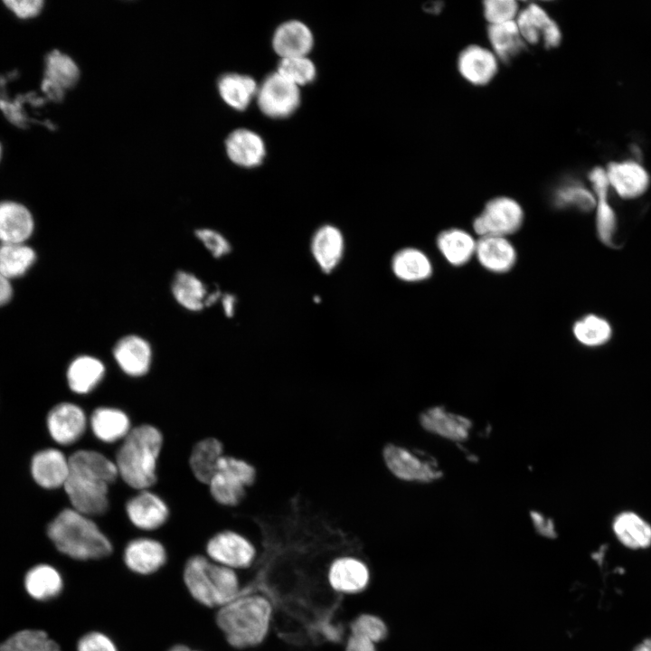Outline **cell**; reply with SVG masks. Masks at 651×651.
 <instances>
[{"instance_id":"7a4b0ae2","label":"cell","mask_w":651,"mask_h":651,"mask_svg":"<svg viewBox=\"0 0 651 651\" xmlns=\"http://www.w3.org/2000/svg\"><path fill=\"white\" fill-rule=\"evenodd\" d=\"M271 617L272 605L267 597L241 592L218 609L216 623L230 646L244 649L265 640Z\"/></svg>"},{"instance_id":"484cf974","label":"cell","mask_w":651,"mask_h":651,"mask_svg":"<svg viewBox=\"0 0 651 651\" xmlns=\"http://www.w3.org/2000/svg\"><path fill=\"white\" fill-rule=\"evenodd\" d=\"M229 158L238 165L255 167L259 165L266 156L265 143L261 137L252 130L240 128L232 131L226 139Z\"/></svg>"},{"instance_id":"83f0119b","label":"cell","mask_w":651,"mask_h":651,"mask_svg":"<svg viewBox=\"0 0 651 651\" xmlns=\"http://www.w3.org/2000/svg\"><path fill=\"white\" fill-rule=\"evenodd\" d=\"M391 269L397 279L407 283L425 281L433 273L429 258L422 250L413 247L396 251L391 259Z\"/></svg>"},{"instance_id":"d590c367","label":"cell","mask_w":651,"mask_h":651,"mask_svg":"<svg viewBox=\"0 0 651 651\" xmlns=\"http://www.w3.org/2000/svg\"><path fill=\"white\" fill-rule=\"evenodd\" d=\"M172 292L175 300L184 308L199 311L205 307L207 290L193 274L180 270L174 278Z\"/></svg>"},{"instance_id":"8992f818","label":"cell","mask_w":651,"mask_h":651,"mask_svg":"<svg viewBox=\"0 0 651 651\" xmlns=\"http://www.w3.org/2000/svg\"><path fill=\"white\" fill-rule=\"evenodd\" d=\"M256 475L249 462L223 455L208 484L210 494L222 505H238L245 498L247 487L254 484Z\"/></svg>"},{"instance_id":"f35d334b","label":"cell","mask_w":651,"mask_h":651,"mask_svg":"<svg viewBox=\"0 0 651 651\" xmlns=\"http://www.w3.org/2000/svg\"><path fill=\"white\" fill-rule=\"evenodd\" d=\"M553 203L559 208H576L590 212L595 208V195L577 181L561 184L553 193Z\"/></svg>"},{"instance_id":"db71d44e","label":"cell","mask_w":651,"mask_h":651,"mask_svg":"<svg viewBox=\"0 0 651 651\" xmlns=\"http://www.w3.org/2000/svg\"><path fill=\"white\" fill-rule=\"evenodd\" d=\"M167 651H190V648L184 645L178 644L171 646Z\"/></svg>"},{"instance_id":"f1b7e54d","label":"cell","mask_w":651,"mask_h":651,"mask_svg":"<svg viewBox=\"0 0 651 651\" xmlns=\"http://www.w3.org/2000/svg\"><path fill=\"white\" fill-rule=\"evenodd\" d=\"M30 212L14 202L0 203V241L2 243H23L33 232Z\"/></svg>"},{"instance_id":"681fc988","label":"cell","mask_w":651,"mask_h":651,"mask_svg":"<svg viewBox=\"0 0 651 651\" xmlns=\"http://www.w3.org/2000/svg\"><path fill=\"white\" fill-rule=\"evenodd\" d=\"M345 651H377V648L376 644L372 640L361 636L350 635Z\"/></svg>"},{"instance_id":"ba28073f","label":"cell","mask_w":651,"mask_h":651,"mask_svg":"<svg viewBox=\"0 0 651 651\" xmlns=\"http://www.w3.org/2000/svg\"><path fill=\"white\" fill-rule=\"evenodd\" d=\"M524 217L518 202L507 196H498L486 203L475 218L473 228L480 237H506L521 228Z\"/></svg>"},{"instance_id":"d6986e66","label":"cell","mask_w":651,"mask_h":651,"mask_svg":"<svg viewBox=\"0 0 651 651\" xmlns=\"http://www.w3.org/2000/svg\"><path fill=\"white\" fill-rule=\"evenodd\" d=\"M609 186L622 198H636L647 189L649 175L637 162L626 160L609 164L606 170Z\"/></svg>"},{"instance_id":"4316f807","label":"cell","mask_w":651,"mask_h":651,"mask_svg":"<svg viewBox=\"0 0 651 651\" xmlns=\"http://www.w3.org/2000/svg\"><path fill=\"white\" fill-rule=\"evenodd\" d=\"M90 427L99 440L108 444L123 440L132 429L128 415L114 407L96 408L90 415Z\"/></svg>"},{"instance_id":"d6a6232c","label":"cell","mask_w":651,"mask_h":651,"mask_svg":"<svg viewBox=\"0 0 651 651\" xmlns=\"http://www.w3.org/2000/svg\"><path fill=\"white\" fill-rule=\"evenodd\" d=\"M104 374L105 366L100 360L90 355H81L71 363L67 381L72 392L87 394L99 384Z\"/></svg>"},{"instance_id":"bcb514c9","label":"cell","mask_w":651,"mask_h":651,"mask_svg":"<svg viewBox=\"0 0 651 651\" xmlns=\"http://www.w3.org/2000/svg\"><path fill=\"white\" fill-rule=\"evenodd\" d=\"M77 651H118L114 641L100 631H90L80 637Z\"/></svg>"},{"instance_id":"44dd1931","label":"cell","mask_w":651,"mask_h":651,"mask_svg":"<svg viewBox=\"0 0 651 651\" xmlns=\"http://www.w3.org/2000/svg\"><path fill=\"white\" fill-rule=\"evenodd\" d=\"M421 427L435 435L452 441H463L469 436L471 421L464 416L436 406L420 415Z\"/></svg>"},{"instance_id":"f6af8a7d","label":"cell","mask_w":651,"mask_h":651,"mask_svg":"<svg viewBox=\"0 0 651 651\" xmlns=\"http://www.w3.org/2000/svg\"><path fill=\"white\" fill-rule=\"evenodd\" d=\"M195 235L214 258H221L231 251L229 241L220 232L212 229H200Z\"/></svg>"},{"instance_id":"8fae6325","label":"cell","mask_w":651,"mask_h":651,"mask_svg":"<svg viewBox=\"0 0 651 651\" xmlns=\"http://www.w3.org/2000/svg\"><path fill=\"white\" fill-rule=\"evenodd\" d=\"M515 22L526 44L542 42L546 48H555L561 43V32L557 23L535 3L519 11Z\"/></svg>"},{"instance_id":"836d02e7","label":"cell","mask_w":651,"mask_h":651,"mask_svg":"<svg viewBox=\"0 0 651 651\" xmlns=\"http://www.w3.org/2000/svg\"><path fill=\"white\" fill-rule=\"evenodd\" d=\"M218 89L221 97L230 107L243 110L256 97L258 85L248 75L227 73L220 78Z\"/></svg>"},{"instance_id":"30bf717a","label":"cell","mask_w":651,"mask_h":651,"mask_svg":"<svg viewBox=\"0 0 651 651\" xmlns=\"http://www.w3.org/2000/svg\"><path fill=\"white\" fill-rule=\"evenodd\" d=\"M205 551L211 561L234 571L250 567L256 557L254 545L245 536L231 530L212 536Z\"/></svg>"},{"instance_id":"1f68e13d","label":"cell","mask_w":651,"mask_h":651,"mask_svg":"<svg viewBox=\"0 0 651 651\" xmlns=\"http://www.w3.org/2000/svg\"><path fill=\"white\" fill-rule=\"evenodd\" d=\"M436 243L443 258L454 267L468 262L476 247V241L467 231L457 228L441 231Z\"/></svg>"},{"instance_id":"9c48e42d","label":"cell","mask_w":651,"mask_h":651,"mask_svg":"<svg viewBox=\"0 0 651 651\" xmlns=\"http://www.w3.org/2000/svg\"><path fill=\"white\" fill-rule=\"evenodd\" d=\"M256 99L264 115L284 118L292 115L299 106V87L275 71L268 75L258 87Z\"/></svg>"},{"instance_id":"ffe728a7","label":"cell","mask_w":651,"mask_h":651,"mask_svg":"<svg viewBox=\"0 0 651 651\" xmlns=\"http://www.w3.org/2000/svg\"><path fill=\"white\" fill-rule=\"evenodd\" d=\"M113 356L127 375L141 377L150 369L152 351L145 339L137 335H127L116 344Z\"/></svg>"},{"instance_id":"74e56055","label":"cell","mask_w":651,"mask_h":651,"mask_svg":"<svg viewBox=\"0 0 651 651\" xmlns=\"http://www.w3.org/2000/svg\"><path fill=\"white\" fill-rule=\"evenodd\" d=\"M35 259L34 251L24 243L0 245V273L6 278L22 276Z\"/></svg>"},{"instance_id":"60d3db41","label":"cell","mask_w":651,"mask_h":651,"mask_svg":"<svg viewBox=\"0 0 651 651\" xmlns=\"http://www.w3.org/2000/svg\"><path fill=\"white\" fill-rule=\"evenodd\" d=\"M575 338L586 346H599L611 336V327L607 320L595 315H588L575 322L572 327Z\"/></svg>"},{"instance_id":"603a6c76","label":"cell","mask_w":651,"mask_h":651,"mask_svg":"<svg viewBox=\"0 0 651 651\" xmlns=\"http://www.w3.org/2000/svg\"><path fill=\"white\" fill-rule=\"evenodd\" d=\"M475 254L484 269L496 274L509 271L516 262V250L506 237H480Z\"/></svg>"},{"instance_id":"d4e9b609","label":"cell","mask_w":651,"mask_h":651,"mask_svg":"<svg viewBox=\"0 0 651 651\" xmlns=\"http://www.w3.org/2000/svg\"><path fill=\"white\" fill-rule=\"evenodd\" d=\"M589 179L595 193L597 210V231L600 241L607 246L612 247L613 235L616 231V216L608 201L609 184L606 170L595 167L589 174Z\"/></svg>"},{"instance_id":"5b68a950","label":"cell","mask_w":651,"mask_h":651,"mask_svg":"<svg viewBox=\"0 0 651 651\" xmlns=\"http://www.w3.org/2000/svg\"><path fill=\"white\" fill-rule=\"evenodd\" d=\"M183 579L193 599L207 608L219 609L242 592L234 570L203 555L196 554L187 560Z\"/></svg>"},{"instance_id":"2e32d148","label":"cell","mask_w":651,"mask_h":651,"mask_svg":"<svg viewBox=\"0 0 651 651\" xmlns=\"http://www.w3.org/2000/svg\"><path fill=\"white\" fill-rule=\"evenodd\" d=\"M498 58L486 47L470 44L458 54L457 67L464 80L474 86L491 82L498 71Z\"/></svg>"},{"instance_id":"6da1fadb","label":"cell","mask_w":651,"mask_h":651,"mask_svg":"<svg viewBox=\"0 0 651 651\" xmlns=\"http://www.w3.org/2000/svg\"><path fill=\"white\" fill-rule=\"evenodd\" d=\"M70 471L63 486L72 508L90 516L107 514L109 486L118 478L113 460L92 449H80L69 457Z\"/></svg>"},{"instance_id":"4dcf8cb0","label":"cell","mask_w":651,"mask_h":651,"mask_svg":"<svg viewBox=\"0 0 651 651\" xmlns=\"http://www.w3.org/2000/svg\"><path fill=\"white\" fill-rule=\"evenodd\" d=\"M612 529L619 542L628 549L644 550L651 546V525L635 513L618 514Z\"/></svg>"},{"instance_id":"7c38bea8","label":"cell","mask_w":651,"mask_h":651,"mask_svg":"<svg viewBox=\"0 0 651 651\" xmlns=\"http://www.w3.org/2000/svg\"><path fill=\"white\" fill-rule=\"evenodd\" d=\"M309 248L317 268L324 274H331L339 267L344 255V233L334 224H322L313 232Z\"/></svg>"},{"instance_id":"ee69618b","label":"cell","mask_w":651,"mask_h":651,"mask_svg":"<svg viewBox=\"0 0 651 651\" xmlns=\"http://www.w3.org/2000/svg\"><path fill=\"white\" fill-rule=\"evenodd\" d=\"M519 6L514 0H487L483 2V14L489 24L514 21Z\"/></svg>"},{"instance_id":"7402d4cb","label":"cell","mask_w":651,"mask_h":651,"mask_svg":"<svg viewBox=\"0 0 651 651\" xmlns=\"http://www.w3.org/2000/svg\"><path fill=\"white\" fill-rule=\"evenodd\" d=\"M314 37L311 30L297 20L281 24L272 37L275 52L283 58L307 56L312 50Z\"/></svg>"},{"instance_id":"9f6ffc18","label":"cell","mask_w":651,"mask_h":651,"mask_svg":"<svg viewBox=\"0 0 651 651\" xmlns=\"http://www.w3.org/2000/svg\"><path fill=\"white\" fill-rule=\"evenodd\" d=\"M190 651H195V650H191V649H190Z\"/></svg>"},{"instance_id":"e575fe53","label":"cell","mask_w":651,"mask_h":651,"mask_svg":"<svg viewBox=\"0 0 651 651\" xmlns=\"http://www.w3.org/2000/svg\"><path fill=\"white\" fill-rule=\"evenodd\" d=\"M487 37L492 52L498 60L504 61H508L515 57L526 45L515 20L499 24H489Z\"/></svg>"},{"instance_id":"816d5d0a","label":"cell","mask_w":651,"mask_h":651,"mask_svg":"<svg viewBox=\"0 0 651 651\" xmlns=\"http://www.w3.org/2000/svg\"><path fill=\"white\" fill-rule=\"evenodd\" d=\"M12 296L9 279L0 273V306L5 304Z\"/></svg>"},{"instance_id":"f5cc1de1","label":"cell","mask_w":651,"mask_h":651,"mask_svg":"<svg viewBox=\"0 0 651 651\" xmlns=\"http://www.w3.org/2000/svg\"><path fill=\"white\" fill-rule=\"evenodd\" d=\"M633 651H651V637L639 643Z\"/></svg>"},{"instance_id":"5bb4252c","label":"cell","mask_w":651,"mask_h":651,"mask_svg":"<svg viewBox=\"0 0 651 651\" xmlns=\"http://www.w3.org/2000/svg\"><path fill=\"white\" fill-rule=\"evenodd\" d=\"M79 76V68L71 57L60 51H52L45 58L42 90L50 99L60 101L66 90L75 85Z\"/></svg>"},{"instance_id":"9a60e30c","label":"cell","mask_w":651,"mask_h":651,"mask_svg":"<svg viewBox=\"0 0 651 651\" xmlns=\"http://www.w3.org/2000/svg\"><path fill=\"white\" fill-rule=\"evenodd\" d=\"M88 420L84 410L71 402H62L52 409L47 427L52 438L61 445H71L85 433Z\"/></svg>"},{"instance_id":"f907efd6","label":"cell","mask_w":651,"mask_h":651,"mask_svg":"<svg viewBox=\"0 0 651 651\" xmlns=\"http://www.w3.org/2000/svg\"><path fill=\"white\" fill-rule=\"evenodd\" d=\"M236 297L232 294L225 293L222 296V306L227 317H232L235 312Z\"/></svg>"},{"instance_id":"277c9868","label":"cell","mask_w":651,"mask_h":651,"mask_svg":"<svg viewBox=\"0 0 651 651\" xmlns=\"http://www.w3.org/2000/svg\"><path fill=\"white\" fill-rule=\"evenodd\" d=\"M47 534L63 554L78 561L108 557L113 545L92 520L73 508H66L49 524Z\"/></svg>"},{"instance_id":"52a82bcc","label":"cell","mask_w":651,"mask_h":651,"mask_svg":"<svg viewBox=\"0 0 651 651\" xmlns=\"http://www.w3.org/2000/svg\"><path fill=\"white\" fill-rule=\"evenodd\" d=\"M382 458L389 471L403 481L429 483L442 476L434 458L400 445H385Z\"/></svg>"},{"instance_id":"c3c4849f","label":"cell","mask_w":651,"mask_h":651,"mask_svg":"<svg viewBox=\"0 0 651 651\" xmlns=\"http://www.w3.org/2000/svg\"><path fill=\"white\" fill-rule=\"evenodd\" d=\"M531 518L533 521V524L534 525V528L536 531L542 536H546L549 538L555 537L556 532L554 528V524L549 518L545 517L543 514L533 512L531 514Z\"/></svg>"},{"instance_id":"8d00e7d4","label":"cell","mask_w":651,"mask_h":651,"mask_svg":"<svg viewBox=\"0 0 651 651\" xmlns=\"http://www.w3.org/2000/svg\"><path fill=\"white\" fill-rule=\"evenodd\" d=\"M25 588L34 599H48L61 592L62 579L57 570L52 566L39 565L27 573Z\"/></svg>"},{"instance_id":"cb8c5ba5","label":"cell","mask_w":651,"mask_h":651,"mask_svg":"<svg viewBox=\"0 0 651 651\" xmlns=\"http://www.w3.org/2000/svg\"><path fill=\"white\" fill-rule=\"evenodd\" d=\"M31 468L38 485L48 489L58 488L64 486L69 476V458L58 449H44L34 455Z\"/></svg>"},{"instance_id":"ac0fdd59","label":"cell","mask_w":651,"mask_h":651,"mask_svg":"<svg viewBox=\"0 0 651 651\" xmlns=\"http://www.w3.org/2000/svg\"><path fill=\"white\" fill-rule=\"evenodd\" d=\"M330 587L336 592L356 594L363 591L370 582L368 566L355 557L343 556L332 561L327 571Z\"/></svg>"},{"instance_id":"7bdbcfd3","label":"cell","mask_w":651,"mask_h":651,"mask_svg":"<svg viewBox=\"0 0 651 651\" xmlns=\"http://www.w3.org/2000/svg\"><path fill=\"white\" fill-rule=\"evenodd\" d=\"M351 635L361 636L377 644L388 637V627L378 616L362 614L350 624Z\"/></svg>"},{"instance_id":"e0dca14e","label":"cell","mask_w":651,"mask_h":651,"mask_svg":"<svg viewBox=\"0 0 651 651\" xmlns=\"http://www.w3.org/2000/svg\"><path fill=\"white\" fill-rule=\"evenodd\" d=\"M167 553L161 542L139 537L129 541L123 552V561L132 572L146 576L158 571L166 562Z\"/></svg>"},{"instance_id":"ab89813d","label":"cell","mask_w":651,"mask_h":651,"mask_svg":"<svg viewBox=\"0 0 651 651\" xmlns=\"http://www.w3.org/2000/svg\"><path fill=\"white\" fill-rule=\"evenodd\" d=\"M0 651H61L42 630H23L0 644Z\"/></svg>"},{"instance_id":"11a10c76","label":"cell","mask_w":651,"mask_h":651,"mask_svg":"<svg viewBox=\"0 0 651 651\" xmlns=\"http://www.w3.org/2000/svg\"><path fill=\"white\" fill-rule=\"evenodd\" d=\"M0 156H1V146H0Z\"/></svg>"},{"instance_id":"b9f144b4","label":"cell","mask_w":651,"mask_h":651,"mask_svg":"<svg viewBox=\"0 0 651 651\" xmlns=\"http://www.w3.org/2000/svg\"><path fill=\"white\" fill-rule=\"evenodd\" d=\"M277 72L297 87L311 83L316 76V69L307 56L280 59Z\"/></svg>"},{"instance_id":"f546056e","label":"cell","mask_w":651,"mask_h":651,"mask_svg":"<svg viewBox=\"0 0 651 651\" xmlns=\"http://www.w3.org/2000/svg\"><path fill=\"white\" fill-rule=\"evenodd\" d=\"M223 455V445L218 439L208 437L199 440L189 457V467L195 479L208 486Z\"/></svg>"},{"instance_id":"3957f363","label":"cell","mask_w":651,"mask_h":651,"mask_svg":"<svg viewBox=\"0 0 651 651\" xmlns=\"http://www.w3.org/2000/svg\"><path fill=\"white\" fill-rule=\"evenodd\" d=\"M163 442L162 432L151 424L132 428L116 453L118 477L137 491L152 487L157 481V460Z\"/></svg>"},{"instance_id":"7dc6e473","label":"cell","mask_w":651,"mask_h":651,"mask_svg":"<svg viewBox=\"0 0 651 651\" xmlns=\"http://www.w3.org/2000/svg\"><path fill=\"white\" fill-rule=\"evenodd\" d=\"M5 5L20 18H31L37 15L43 5L42 0H8Z\"/></svg>"},{"instance_id":"4fadbf2b","label":"cell","mask_w":651,"mask_h":651,"mask_svg":"<svg viewBox=\"0 0 651 651\" xmlns=\"http://www.w3.org/2000/svg\"><path fill=\"white\" fill-rule=\"evenodd\" d=\"M125 510L130 523L142 531H154L162 527L170 514L163 498L149 489L140 490L130 497Z\"/></svg>"}]
</instances>
